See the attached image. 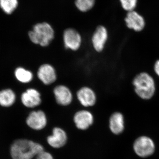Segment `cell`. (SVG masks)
<instances>
[{
  "label": "cell",
  "instance_id": "cell-8",
  "mask_svg": "<svg viewBox=\"0 0 159 159\" xmlns=\"http://www.w3.org/2000/svg\"><path fill=\"white\" fill-rule=\"evenodd\" d=\"M107 39L108 33L107 29L104 26H98L92 37V43L95 51L98 52L103 51Z\"/></svg>",
  "mask_w": 159,
  "mask_h": 159
},
{
  "label": "cell",
  "instance_id": "cell-10",
  "mask_svg": "<svg viewBox=\"0 0 159 159\" xmlns=\"http://www.w3.org/2000/svg\"><path fill=\"white\" fill-rule=\"evenodd\" d=\"M74 120L77 128L81 130H85L93 123V116L89 111H80L74 115Z\"/></svg>",
  "mask_w": 159,
  "mask_h": 159
},
{
  "label": "cell",
  "instance_id": "cell-17",
  "mask_svg": "<svg viewBox=\"0 0 159 159\" xmlns=\"http://www.w3.org/2000/svg\"><path fill=\"white\" fill-rule=\"evenodd\" d=\"M15 74L18 80L24 83L30 82L33 78L32 73L23 68H18L16 70Z\"/></svg>",
  "mask_w": 159,
  "mask_h": 159
},
{
  "label": "cell",
  "instance_id": "cell-5",
  "mask_svg": "<svg viewBox=\"0 0 159 159\" xmlns=\"http://www.w3.org/2000/svg\"><path fill=\"white\" fill-rule=\"evenodd\" d=\"M63 41L66 48L76 51L80 48L82 39L79 32L75 29H68L64 32Z\"/></svg>",
  "mask_w": 159,
  "mask_h": 159
},
{
  "label": "cell",
  "instance_id": "cell-1",
  "mask_svg": "<svg viewBox=\"0 0 159 159\" xmlns=\"http://www.w3.org/2000/svg\"><path fill=\"white\" fill-rule=\"evenodd\" d=\"M43 151L42 145L26 139L16 140L11 147L12 159H32Z\"/></svg>",
  "mask_w": 159,
  "mask_h": 159
},
{
  "label": "cell",
  "instance_id": "cell-3",
  "mask_svg": "<svg viewBox=\"0 0 159 159\" xmlns=\"http://www.w3.org/2000/svg\"><path fill=\"white\" fill-rule=\"evenodd\" d=\"M29 38L35 44L47 47L54 38V29L47 22L38 23L33 27L29 33Z\"/></svg>",
  "mask_w": 159,
  "mask_h": 159
},
{
  "label": "cell",
  "instance_id": "cell-16",
  "mask_svg": "<svg viewBox=\"0 0 159 159\" xmlns=\"http://www.w3.org/2000/svg\"><path fill=\"white\" fill-rule=\"evenodd\" d=\"M14 92L10 89L0 91V105L3 107L11 106L15 101Z\"/></svg>",
  "mask_w": 159,
  "mask_h": 159
},
{
  "label": "cell",
  "instance_id": "cell-11",
  "mask_svg": "<svg viewBox=\"0 0 159 159\" xmlns=\"http://www.w3.org/2000/svg\"><path fill=\"white\" fill-rule=\"evenodd\" d=\"M67 140L66 133L62 129L55 127L52 134L47 138V142L51 147L55 148H61L64 146Z\"/></svg>",
  "mask_w": 159,
  "mask_h": 159
},
{
  "label": "cell",
  "instance_id": "cell-2",
  "mask_svg": "<svg viewBox=\"0 0 159 159\" xmlns=\"http://www.w3.org/2000/svg\"><path fill=\"white\" fill-rule=\"evenodd\" d=\"M136 93L140 98L145 100L151 99L156 92L154 80L150 74L142 72L136 76L133 80Z\"/></svg>",
  "mask_w": 159,
  "mask_h": 159
},
{
  "label": "cell",
  "instance_id": "cell-13",
  "mask_svg": "<svg viewBox=\"0 0 159 159\" xmlns=\"http://www.w3.org/2000/svg\"><path fill=\"white\" fill-rule=\"evenodd\" d=\"M21 100L25 106L29 108H33L40 105L42 100L39 92L35 89H30L23 93Z\"/></svg>",
  "mask_w": 159,
  "mask_h": 159
},
{
  "label": "cell",
  "instance_id": "cell-4",
  "mask_svg": "<svg viewBox=\"0 0 159 159\" xmlns=\"http://www.w3.org/2000/svg\"><path fill=\"white\" fill-rule=\"evenodd\" d=\"M154 149L153 142L148 137H140L134 144V150L140 157L149 156L153 153Z\"/></svg>",
  "mask_w": 159,
  "mask_h": 159
},
{
  "label": "cell",
  "instance_id": "cell-21",
  "mask_svg": "<svg viewBox=\"0 0 159 159\" xmlns=\"http://www.w3.org/2000/svg\"><path fill=\"white\" fill-rule=\"evenodd\" d=\"M35 159H54V158L51 153L43 151L38 155Z\"/></svg>",
  "mask_w": 159,
  "mask_h": 159
},
{
  "label": "cell",
  "instance_id": "cell-18",
  "mask_svg": "<svg viewBox=\"0 0 159 159\" xmlns=\"http://www.w3.org/2000/svg\"><path fill=\"white\" fill-rule=\"evenodd\" d=\"M17 0H0V7L7 14H11L18 6Z\"/></svg>",
  "mask_w": 159,
  "mask_h": 159
},
{
  "label": "cell",
  "instance_id": "cell-14",
  "mask_svg": "<svg viewBox=\"0 0 159 159\" xmlns=\"http://www.w3.org/2000/svg\"><path fill=\"white\" fill-rule=\"evenodd\" d=\"M125 21L129 29L136 31H142L145 26V20L141 16L134 11H130L127 14Z\"/></svg>",
  "mask_w": 159,
  "mask_h": 159
},
{
  "label": "cell",
  "instance_id": "cell-20",
  "mask_svg": "<svg viewBox=\"0 0 159 159\" xmlns=\"http://www.w3.org/2000/svg\"><path fill=\"white\" fill-rule=\"evenodd\" d=\"M123 9L128 11H132L136 6L137 0H120Z\"/></svg>",
  "mask_w": 159,
  "mask_h": 159
},
{
  "label": "cell",
  "instance_id": "cell-7",
  "mask_svg": "<svg viewBox=\"0 0 159 159\" xmlns=\"http://www.w3.org/2000/svg\"><path fill=\"white\" fill-rule=\"evenodd\" d=\"M37 76L39 79L45 85L52 84L57 79L55 69L53 66L49 64H44L39 67Z\"/></svg>",
  "mask_w": 159,
  "mask_h": 159
},
{
  "label": "cell",
  "instance_id": "cell-9",
  "mask_svg": "<svg viewBox=\"0 0 159 159\" xmlns=\"http://www.w3.org/2000/svg\"><path fill=\"white\" fill-rule=\"evenodd\" d=\"M53 92L55 100L59 105L66 106L72 102L73 95L70 90L66 86L57 85L54 88Z\"/></svg>",
  "mask_w": 159,
  "mask_h": 159
},
{
  "label": "cell",
  "instance_id": "cell-22",
  "mask_svg": "<svg viewBox=\"0 0 159 159\" xmlns=\"http://www.w3.org/2000/svg\"><path fill=\"white\" fill-rule=\"evenodd\" d=\"M154 70L155 73L159 77V60L156 61L155 63L154 66Z\"/></svg>",
  "mask_w": 159,
  "mask_h": 159
},
{
  "label": "cell",
  "instance_id": "cell-12",
  "mask_svg": "<svg viewBox=\"0 0 159 159\" xmlns=\"http://www.w3.org/2000/svg\"><path fill=\"white\" fill-rule=\"evenodd\" d=\"M77 96L80 104L85 107L93 106L97 101L95 92L88 87H84L80 89L77 92Z\"/></svg>",
  "mask_w": 159,
  "mask_h": 159
},
{
  "label": "cell",
  "instance_id": "cell-15",
  "mask_svg": "<svg viewBox=\"0 0 159 159\" xmlns=\"http://www.w3.org/2000/svg\"><path fill=\"white\" fill-rule=\"evenodd\" d=\"M109 126L113 133L119 134L124 129V120L123 115L120 112H115L111 116L109 120Z\"/></svg>",
  "mask_w": 159,
  "mask_h": 159
},
{
  "label": "cell",
  "instance_id": "cell-19",
  "mask_svg": "<svg viewBox=\"0 0 159 159\" xmlns=\"http://www.w3.org/2000/svg\"><path fill=\"white\" fill-rule=\"evenodd\" d=\"M95 0H76L75 5L80 11L86 12L90 10L95 5Z\"/></svg>",
  "mask_w": 159,
  "mask_h": 159
},
{
  "label": "cell",
  "instance_id": "cell-6",
  "mask_svg": "<svg viewBox=\"0 0 159 159\" xmlns=\"http://www.w3.org/2000/svg\"><path fill=\"white\" fill-rule=\"evenodd\" d=\"M27 125L34 130H41L45 127L47 124V118L42 111L31 112L26 120Z\"/></svg>",
  "mask_w": 159,
  "mask_h": 159
}]
</instances>
